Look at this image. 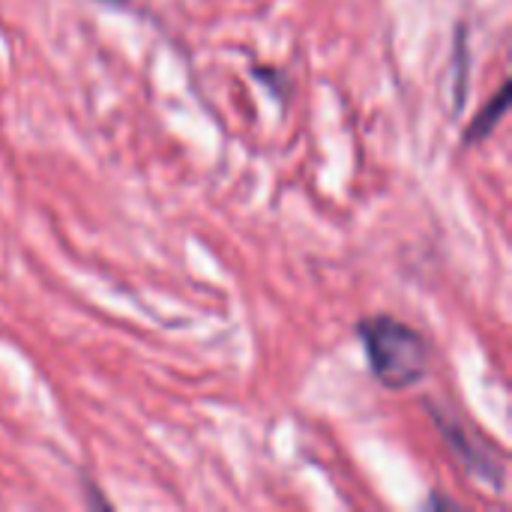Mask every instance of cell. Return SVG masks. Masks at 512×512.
I'll return each instance as SVG.
<instances>
[{"instance_id":"1","label":"cell","mask_w":512,"mask_h":512,"mask_svg":"<svg viewBox=\"0 0 512 512\" xmlns=\"http://www.w3.org/2000/svg\"><path fill=\"white\" fill-rule=\"evenodd\" d=\"M369 369L375 381L387 390H411L429 372V345L426 339L399 318L375 315L357 327Z\"/></svg>"},{"instance_id":"2","label":"cell","mask_w":512,"mask_h":512,"mask_svg":"<svg viewBox=\"0 0 512 512\" xmlns=\"http://www.w3.org/2000/svg\"><path fill=\"white\" fill-rule=\"evenodd\" d=\"M432 420H435L438 432L447 438L450 450L459 456V462L471 471V477H477L480 483H486V486H492V489L498 492V489L504 486V465H501L498 453H495L492 447L480 444V438L468 435L462 423H453L450 414L435 411Z\"/></svg>"},{"instance_id":"3","label":"cell","mask_w":512,"mask_h":512,"mask_svg":"<svg viewBox=\"0 0 512 512\" xmlns=\"http://www.w3.org/2000/svg\"><path fill=\"white\" fill-rule=\"evenodd\" d=\"M507 108H510V81L501 84L498 96L477 114V120L471 123V129H468V135H465V144H477V141H483L486 135H492V129H495L498 120L507 114Z\"/></svg>"},{"instance_id":"4","label":"cell","mask_w":512,"mask_h":512,"mask_svg":"<svg viewBox=\"0 0 512 512\" xmlns=\"http://www.w3.org/2000/svg\"><path fill=\"white\" fill-rule=\"evenodd\" d=\"M456 63H459V69H465V75H468V36H462L459 33V54H456ZM468 99V84L462 81V75H459V81H456V111L462 108V102Z\"/></svg>"},{"instance_id":"5","label":"cell","mask_w":512,"mask_h":512,"mask_svg":"<svg viewBox=\"0 0 512 512\" xmlns=\"http://www.w3.org/2000/svg\"><path fill=\"white\" fill-rule=\"evenodd\" d=\"M99 3H111V6H126L129 0H99Z\"/></svg>"}]
</instances>
